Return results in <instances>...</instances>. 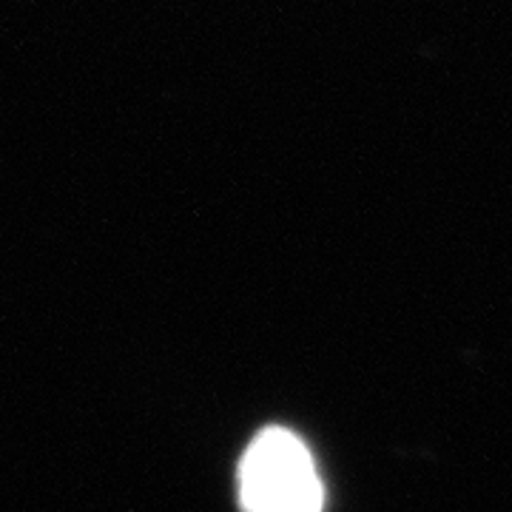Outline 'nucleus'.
Masks as SVG:
<instances>
[{"label":"nucleus","instance_id":"f257e3e1","mask_svg":"<svg viewBox=\"0 0 512 512\" xmlns=\"http://www.w3.org/2000/svg\"><path fill=\"white\" fill-rule=\"evenodd\" d=\"M242 512H322L325 487L308 444L285 427H265L239 461Z\"/></svg>","mask_w":512,"mask_h":512}]
</instances>
